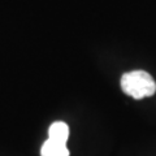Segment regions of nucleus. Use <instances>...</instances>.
Wrapping results in <instances>:
<instances>
[{
  "label": "nucleus",
  "instance_id": "obj_1",
  "mask_svg": "<svg viewBox=\"0 0 156 156\" xmlns=\"http://www.w3.org/2000/svg\"><path fill=\"white\" fill-rule=\"evenodd\" d=\"M121 89L126 95L134 99H143L152 96L156 92V82L150 73L133 70L121 77Z\"/></svg>",
  "mask_w": 156,
  "mask_h": 156
},
{
  "label": "nucleus",
  "instance_id": "obj_2",
  "mask_svg": "<svg viewBox=\"0 0 156 156\" xmlns=\"http://www.w3.org/2000/svg\"><path fill=\"white\" fill-rule=\"evenodd\" d=\"M68 138H69V126L65 122L56 121V122H53L50 126V129H48V139L66 144Z\"/></svg>",
  "mask_w": 156,
  "mask_h": 156
},
{
  "label": "nucleus",
  "instance_id": "obj_3",
  "mask_svg": "<svg viewBox=\"0 0 156 156\" xmlns=\"http://www.w3.org/2000/svg\"><path fill=\"white\" fill-rule=\"evenodd\" d=\"M41 156H69V150L64 143L47 139L42 146Z\"/></svg>",
  "mask_w": 156,
  "mask_h": 156
}]
</instances>
